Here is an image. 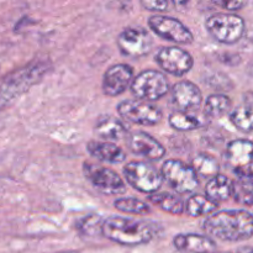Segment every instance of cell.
Masks as SVG:
<instances>
[{"label":"cell","instance_id":"d4e9b609","mask_svg":"<svg viewBox=\"0 0 253 253\" xmlns=\"http://www.w3.org/2000/svg\"><path fill=\"white\" fill-rule=\"evenodd\" d=\"M231 109V100L224 94H212L207 99L204 105V116L208 119H217Z\"/></svg>","mask_w":253,"mask_h":253},{"label":"cell","instance_id":"4dcf8cb0","mask_svg":"<svg viewBox=\"0 0 253 253\" xmlns=\"http://www.w3.org/2000/svg\"><path fill=\"white\" fill-rule=\"evenodd\" d=\"M215 5L226 10H239L246 5L245 1H214Z\"/></svg>","mask_w":253,"mask_h":253},{"label":"cell","instance_id":"7c38bea8","mask_svg":"<svg viewBox=\"0 0 253 253\" xmlns=\"http://www.w3.org/2000/svg\"><path fill=\"white\" fill-rule=\"evenodd\" d=\"M227 165L241 178H253V142L235 140L229 143L225 153Z\"/></svg>","mask_w":253,"mask_h":253},{"label":"cell","instance_id":"83f0119b","mask_svg":"<svg viewBox=\"0 0 253 253\" xmlns=\"http://www.w3.org/2000/svg\"><path fill=\"white\" fill-rule=\"evenodd\" d=\"M232 195L235 200L245 205H253V180L249 178H240L234 182Z\"/></svg>","mask_w":253,"mask_h":253},{"label":"cell","instance_id":"7a4b0ae2","mask_svg":"<svg viewBox=\"0 0 253 253\" xmlns=\"http://www.w3.org/2000/svg\"><path fill=\"white\" fill-rule=\"evenodd\" d=\"M158 227L153 222L130 217L113 216L104 220L101 235L110 241L124 246H138L150 242L157 235Z\"/></svg>","mask_w":253,"mask_h":253},{"label":"cell","instance_id":"e0dca14e","mask_svg":"<svg viewBox=\"0 0 253 253\" xmlns=\"http://www.w3.org/2000/svg\"><path fill=\"white\" fill-rule=\"evenodd\" d=\"M177 250L187 253H215L216 245L210 237L198 234H180L173 239Z\"/></svg>","mask_w":253,"mask_h":253},{"label":"cell","instance_id":"f546056e","mask_svg":"<svg viewBox=\"0 0 253 253\" xmlns=\"http://www.w3.org/2000/svg\"><path fill=\"white\" fill-rule=\"evenodd\" d=\"M141 5L148 11H167L169 7L168 1H141Z\"/></svg>","mask_w":253,"mask_h":253},{"label":"cell","instance_id":"44dd1931","mask_svg":"<svg viewBox=\"0 0 253 253\" xmlns=\"http://www.w3.org/2000/svg\"><path fill=\"white\" fill-rule=\"evenodd\" d=\"M219 205L203 194H194L184 204V212L192 217L214 214Z\"/></svg>","mask_w":253,"mask_h":253},{"label":"cell","instance_id":"d6986e66","mask_svg":"<svg viewBox=\"0 0 253 253\" xmlns=\"http://www.w3.org/2000/svg\"><path fill=\"white\" fill-rule=\"evenodd\" d=\"M86 150L90 153V156L101 161V162L118 165V163H123L126 160L125 151L113 142H105V141L99 140L89 141L86 143Z\"/></svg>","mask_w":253,"mask_h":253},{"label":"cell","instance_id":"484cf974","mask_svg":"<svg viewBox=\"0 0 253 253\" xmlns=\"http://www.w3.org/2000/svg\"><path fill=\"white\" fill-rule=\"evenodd\" d=\"M168 121H169V125L178 131H193L204 125L200 118L195 116L194 114L183 113V111L172 113Z\"/></svg>","mask_w":253,"mask_h":253},{"label":"cell","instance_id":"ba28073f","mask_svg":"<svg viewBox=\"0 0 253 253\" xmlns=\"http://www.w3.org/2000/svg\"><path fill=\"white\" fill-rule=\"evenodd\" d=\"M83 174L90 184L105 195H121L126 192L123 178L110 168L91 162L83 163Z\"/></svg>","mask_w":253,"mask_h":253},{"label":"cell","instance_id":"8fae6325","mask_svg":"<svg viewBox=\"0 0 253 253\" xmlns=\"http://www.w3.org/2000/svg\"><path fill=\"white\" fill-rule=\"evenodd\" d=\"M148 26L157 36L179 44L192 43V31L178 19L165 15H155L148 19Z\"/></svg>","mask_w":253,"mask_h":253},{"label":"cell","instance_id":"52a82bcc","mask_svg":"<svg viewBox=\"0 0 253 253\" xmlns=\"http://www.w3.org/2000/svg\"><path fill=\"white\" fill-rule=\"evenodd\" d=\"M126 182L136 190L153 194L162 187L163 178L152 165L146 162H130L124 167Z\"/></svg>","mask_w":253,"mask_h":253},{"label":"cell","instance_id":"8992f818","mask_svg":"<svg viewBox=\"0 0 253 253\" xmlns=\"http://www.w3.org/2000/svg\"><path fill=\"white\" fill-rule=\"evenodd\" d=\"M161 174L163 180H166L178 194L193 193L199 185V179L192 166L185 165L182 161H166L161 168Z\"/></svg>","mask_w":253,"mask_h":253},{"label":"cell","instance_id":"4fadbf2b","mask_svg":"<svg viewBox=\"0 0 253 253\" xmlns=\"http://www.w3.org/2000/svg\"><path fill=\"white\" fill-rule=\"evenodd\" d=\"M156 62L163 71L175 77L185 76L194 64L192 54L178 46L162 47L156 54Z\"/></svg>","mask_w":253,"mask_h":253},{"label":"cell","instance_id":"ac0fdd59","mask_svg":"<svg viewBox=\"0 0 253 253\" xmlns=\"http://www.w3.org/2000/svg\"><path fill=\"white\" fill-rule=\"evenodd\" d=\"M94 133L96 137L101 138L105 142H115V141H120L123 138H126L127 136V127L125 124L111 115L101 116L98 121H96L95 126H94Z\"/></svg>","mask_w":253,"mask_h":253},{"label":"cell","instance_id":"f1b7e54d","mask_svg":"<svg viewBox=\"0 0 253 253\" xmlns=\"http://www.w3.org/2000/svg\"><path fill=\"white\" fill-rule=\"evenodd\" d=\"M103 222L104 220H101L100 216L88 215V216H83L81 220H78L76 229L81 234L86 235V236H96V235H101Z\"/></svg>","mask_w":253,"mask_h":253},{"label":"cell","instance_id":"2e32d148","mask_svg":"<svg viewBox=\"0 0 253 253\" xmlns=\"http://www.w3.org/2000/svg\"><path fill=\"white\" fill-rule=\"evenodd\" d=\"M172 100L174 105L183 113H190L199 109L202 105L203 95L200 89L189 81L175 83L172 88Z\"/></svg>","mask_w":253,"mask_h":253},{"label":"cell","instance_id":"603a6c76","mask_svg":"<svg viewBox=\"0 0 253 253\" xmlns=\"http://www.w3.org/2000/svg\"><path fill=\"white\" fill-rule=\"evenodd\" d=\"M230 120L240 131H253V99H245V104L234 109L230 115Z\"/></svg>","mask_w":253,"mask_h":253},{"label":"cell","instance_id":"1f68e13d","mask_svg":"<svg viewBox=\"0 0 253 253\" xmlns=\"http://www.w3.org/2000/svg\"><path fill=\"white\" fill-rule=\"evenodd\" d=\"M237 253H253V247H241V249L237 251Z\"/></svg>","mask_w":253,"mask_h":253},{"label":"cell","instance_id":"5bb4252c","mask_svg":"<svg viewBox=\"0 0 253 253\" xmlns=\"http://www.w3.org/2000/svg\"><path fill=\"white\" fill-rule=\"evenodd\" d=\"M126 146L132 153L150 161H160L166 156V148L162 143L143 131L128 133L126 136Z\"/></svg>","mask_w":253,"mask_h":253},{"label":"cell","instance_id":"9c48e42d","mask_svg":"<svg viewBox=\"0 0 253 253\" xmlns=\"http://www.w3.org/2000/svg\"><path fill=\"white\" fill-rule=\"evenodd\" d=\"M118 113L124 120L142 126H153L162 120V111L158 106L138 99L121 101Z\"/></svg>","mask_w":253,"mask_h":253},{"label":"cell","instance_id":"4316f807","mask_svg":"<svg viewBox=\"0 0 253 253\" xmlns=\"http://www.w3.org/2000/svg\"><path fill=\"white\" fill-rule=\"evenodd\" d=\"M114 207L119 211L126 212L132 215H146L151 212V208L142 200L136 198H120L114 202Z\"/></svg>","mask_w":253,"mask_h":253},{"label":"cell","instance_id":"7402d4cb","mask_svg":"<svg viewBox=\"0 0 253 253\" xmlns=\"http://www.w3.org/2000/svg\"><path fill=\"white\" fill-rule=\"evenodd\" d=\"M148 200L161 210L169 214L180 215L184 212V202L179 197L170 193H153L148 195Z\"/></svg>","mask_w":253,"mask_h":253},{"label":"cell","instance_id":"cb8c5ba5","mask_svg":"<svg viewBox=\"0 0 253 253\" xmlns=\"http://www.w3.org/2000/svg\"><path fill=\"white\" fill-rule=\"evenodd\" d=\"M192 168L194 172L197 173L198 178H207V179H211L215 175L220 174V166L217 161L215 160L212 156L208 155V153H199L193 158Z\"/></svg>","mask_w":253,"mask_h":253},{"label":"cell","instance_id":"3957f363","mask_svg":"<svg viewBox=\"0 0 253 253\" xmlns=\"http://www.w3.org/2000/svg\"><path fill=\"white\" fill-rule=\"evenodd\" d=\"M46 72L47 63L34 62L0 79V109L39 82Z\"/></svg>","mask_w":253,"mask_h":253},{"label":"cell","instance_id":"277c9868","mask_svg":"<svg viewBox=\"0 0 253 253\" xmlns=\"http://www.w3.org/2000/svg\"><path fill=\"white\" fill-rule=\"evenodd\" d=\"M208 32L220 43L232 44L241 40L245 32V21L241 16L229 12H216L205 22Z\"/></svg>","mask_w":253,"mask_h":253},{"label":"cell","instance_id":"ffe728a7","mask_svg":"<svg viewBox=\"0 0 253 253\" xmlns=\"http://www.w3.org/2000/svg\"><path fill=\"white\" fill-rule=\"evenodd\" d=\"M232 189H234V182H231L226 175L217 174L208 182L205 195L217 204L229 199L232 195Z\"/></svg>","mask_w":253,"mask_h":253},{"label":"cell","instance_id":"30bf717a","mask_svg":"<svg viewBox=\"0 0 253 253\" xmlns=\"http://www.w3.org/2000/svg\"><path fill=\"white\" fill-rule=\"evenodd\" d=\"M116 43L123 54L131 58H140L150 53L153 42L147 30L141 26H130L120 32Z\"/></svg>","mask_w":253,"mask_h":253},{"label":"cell","instance_id":"5b68a950","mask_svg":"<svg viewBox=\"0 0 253 253\" xmlns=\"http://www.w3.org/2000/svg\"><path fill=\"white\" fill-rule=\"evenodd\" d=\"M131 93L143 101H156L169 91L168 79L162 72L147 69L133 77L131 83Z\"/></svg>","mask_w":253,"mask_h":253},{"label":"cell","instance_id":"9a60e30c","mask_svg":"<svg viewBox=\"0 0 253 253\" xmlns=\"http://www.w3.org/2000/svg\"><path fill=\"white\" fill-rule=\"evenodd\" d=\"M133 79V68L128 64H114L106 69L103 78V91L108 96H119L125 93Z\"/></svg>","mask_w":253,"mask_h":253},{"label":"cell","instance_id":"6da1fadb","mask_svg":"<svg viewBox=\"0 0 253 253\" xmlns=\"http://www.w3.org/2000/svg\"><path fill=\"white\" fill-rule=\"evenodd\" d=\"M203 230L221 241H245L253 236V214L246 210H221L205 219Z\"/></svg>","mask_w":253,"mask_h":253}]
</instances>
